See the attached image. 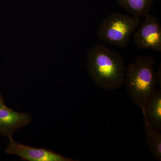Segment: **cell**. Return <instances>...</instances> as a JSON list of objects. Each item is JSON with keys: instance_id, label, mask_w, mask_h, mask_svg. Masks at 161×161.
Here are the masks:
<instances>
[{"instance_id": "obj_10", "label": "cell", "mask_w": 161, "mask_h": 161, "mask_svg": "<svg viewBox=\"0 0 161 161\" xmlns=\"http://www.w3.org/2000/svg\"><path fill=\"white\" fill-rule=\"evenodd\" d=\"M5 107H6V105L5 104L4 99H3V96H2V94L0 92V108H4Z\"/></svg>"}, {"instance_id": "obj_9", "label": "cell", "mask_w": 161, "mask_h": 161, "mask_svg": "<svg viewBox=\"0 0 161 161\" xmlns=\"http://www.w3.org/2000/svg\"><path fill=\"white\" fill-rule=\"evenodd\" d=\"M145 135L147 143L152 155L157 160L161 161V133L154 130L144 118Z\"/></svg>"}, {"instance_id": "obj_3", "label": "cell", "mask_w": 161, "mask_h": 161, "mask_svg": "<svg viewBox=\"0 0 161 161\" xmlns=\"http://www.w3.org/2000/svg\"><path fill=\"white\" fill-rule=\"evenodd\" d=\"M141 23L139 17L113 13L104 19L97 31L98 38L103 42L125 47Z\"/></svg>"}, {"instance_id": "obj_8", "label": "cell", "mask_w": 161, "mask_h": 161, "mask_svg": "<svg viewBox=\"0 0 161 161\" xmlns=\"http://www.w3.org/2000/svg\"><path fill=\"white\" fill-rule=\"evenodd\" d=\"M119 5L132 15L140 17L149 14L154 0H117Z\"/></svg>"}, {"instance_id": "obj_5", "label": "cell", "mask_w": 161, "mask_h": 161, "mask_svg": "<svg viewBox=\"0 0 161 161\" xmlns=\"http://www.w3.org/2000/svg\"><path fill=\"white\" fill-rule=\"evenodd\" d=\"M5 153L20 157L22 160L28 161H73L69 158L45 148H37L18 143L12 138Z\"/></svg>"}, {"instance_id": "obj_4", "label": "cell", "mask_w": 161, "mask_h": 161, "mask_svg": "<svg viewBox=\"0 0 161 161\" xmlns=\"http://www.w3.org/2000/svg\"><path fill=\"white\" fill-rule=\"evenodd\" d=\"M134 36L135 45L141 50L161 52V26L158 18L149 14Z\"/></svg>"}, {"instance_id": "obj_7", "label": "cell", "mask_w": 161, "mask_h": 161, "mask_svg": "<svg viewBox=\"0 0 161 161\" xmlns=\"http://www.w3.org/2000/svg\"><path fill=\"white\" fill-rule=\"evenodd\" d=\"M144 118L154 130L161 131V91L154 90L142 110Z\"/></svg>"}, {"instance_id": "obj_2", "label": "cell", "mask_w": 161, "mask_h": 161, "mask_svg": "<svg viewBox=\"0 0 161 161\" xmlns=\"http://www.w3.org/2000/svg\"><path fill=\"white\" fill-rule=\"evenodd\" d=\"M157 60L151 57L139 56L126 69L124 84L133 102L142 110L158 84L161 87V65L156 73Z\"/></svg>"}, {"instance_id": "obj_1", "label": "cell", "mask_w": 161, "mask_h": 161, "mask_svg": "<svg viewBox=\"0 0 161 161\" xmlns=\"http://www.w3.org/2000/svg\"><path fill=\"white\" fill-rule=\"evenodd\" d=\"M86 64L89 75L100 88L114 91L124 84L126 68L118 52L95 44L87 52Z\"/></svg>"}, {"instance_id": "obj_6", "label": "cell", "mask_w": 161, "mask_h": 161, "mask_svg": "<svg viewBox=\"0 0 161 161\" xmlns=\"http://www.w3.org/2000/svg\"><path fill=\"white\" fill-rule=\"evenodd\" d=\"M31 121L29 113L15 112L6 106L0 108V134L9 139L12 138L14 132Z\"/></svg>"}]
</instances>
